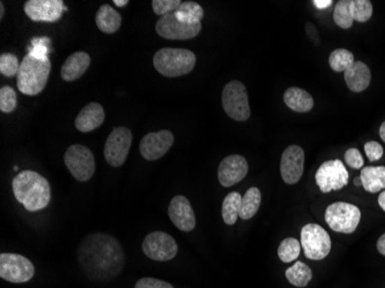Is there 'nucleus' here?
I'll return each instance as SVG.
<instances>
[{"label":"nucleus","instance_id":"f257e3e1","mask_svg":"<svg viewBox=\"0 0 385 288\" xmlns=\"http://www.w3.org/2000/svg\"><path fill=\"white\" fill-rule=\"evenodd\" d=\"M77 258L84 275L96 282L116 278L125 265L120 243L112 235L105 233L86 237L77 250Z\"/></svg>","mask_w":385,"mask_h":288},{"label":"nucleus","instance_id":"f03ea898","mask_svg":"<svg viewBox=\"0 0 385 288\" xmlns=\"http://www.w3.org/2000/svg\"><path fill=\"white\" fill-rule=\"evenodd\" d=\"M12 187L17 201L28 211H40L50 203V184L37 172L31 170L20 172L13 179Z\"/></svg>","mask_w":385,"mask_h":288},{"label":"nucleus","instance_id":"7ed1b4c3","mask_svg":"<svg viewBox=\"0 0 385 288\" xmlns=\"http://www.w3.org/2000/svg\"><path fill=\"white\" fill-rule=\"evenodd\" d=\"M51 61L49 57L40 58L27 54L17 73V89L27 96H36L44 90L50 77Z\"/></svg>","mask_w":385,"mask_h":288},{"label":"nucleus","instance_id":"20e7f679","mask_svg":"<svg viewBox=\"0 0 385 288\" xmlns=\"http://www.w3.org/2000/svg\"><path fill=\"white\" fill-rule=\"evenodd\" d=\"M196 64V56L186 49L164 47L154 56V66L165 77H179L191 73Z\"/></svg>","mask_w":385,"mask_h":288},{"label":"nucleus","instance_id":"39448f33","mask_svg":"<svg viewBox=\"0 0 385 288\" xmlns=\"http://www.w3.org/2000/svg\"><path fill=\"white\" fill-rule=\"evenodd\" d=\"M361 211L356 205L346 202H336L325 211V221L331 230L344 234H351L358 227Z\"/></svg>","mask_w":385,"mask_h":288},{"label":"nucleus","instance_id":"423d86ee","mask_svg":"<svg viewBox=\"0 0 385 288\" xmlns=\"http://www.w3.org/2000/svg\"><path fill=\"white\" fill-rule=\"evenodd\" d=\"M221 103L225 113L233 120L246 121L251 117L247 90L245 84L240 81H231L225 86Z\"/></svg>","mask_w":385,"mask_h":288},{"label":"nucleus","instance_id":"0eeeda50","mask_svg":"<svg viewBox=\"0 0 385 288\" xmlns=\"http://www.w3.org/2000/svg\"><path fill=\"white\" fill-rule=\"evenodd\" d=\"M64 161L70 175L81 182L91 180L96 171L94 154L82 144L70 145L65 152Z\"/></svg>","mask_w":385,"mask_h":288},{"label":"nucleus","instance_id":"6e6552de","mask_svg":"<svg viewBox=\"0 0 385 288\" xmlns=\"http://www.w3.org/2000/svg\"><path fill=\"white\" fill-rule=\"evenodd\" d=\"M301 245L305 256L313 261H321L331 250V239L328 232L317 224H308L301 230Z\"/></svg>","mask_w":385,"mask_h":288},{"label":"nucleus","instance_id":"1a4fd4ad","mask_svg":"<svg viewBox=\"0 0 385 288\" xmlns=\"http://www.w3.org/2000/svg\"><path fill=\"white\" fill-rule=\"evenodd\" d=\"M34 275V265L27 257L10 253L0 255V278L13 284H24Z\"/></svg>","mask_w":385,"mask_h":288},{"label":"nucleus","instance_id":"9d476101","mask_svg":"<svg viewBox=\"0 0 385 288\" xmlns=\"http://www.w3.org/2000/svg\"><path fill=\"white\" fill-rule=\"evenodd\" d=\"M132 141L133 134L127 127H114L105 142V161L113 168H120L127 159Z\"/></svg>","mask_w":385,"mask_h":288},{"label":"nucleus","instance_id":"9b49d317","mask_svg":"<svg viewBox=\"0 0 385 288\" xmlns=\"http://www.w3.org/2000/svg\"><path fill=\"white\" fill-rule=\"evenodd\" d=\"M349 172L342 161H328L323 163L316 172L315 179L322 193L340 191L349 184Z\"/></svg>","mask_w":385,"mask_h":288},{"label":"nucleus","instance_id":"f8f14e48","mask_svg":"<svg viewBox=\"0 0 385 288\" xmlns=\"http://www.w3.org/2000/svg\"><path fill=\"white\" fill-rule=\"evenodd\" d=\"M142 250L150 259L168 262L177 256L178 245L171 235L164 232L156 231L144 238Z\"/></svg>","mask_w":385,"mask_h":288},{"label":"nucleus","instance_id":"ddd939ff","mask_svg":"<svg viewBox=\"0 0 385 288\" xmlns=\"http://www.w3.org/2000/svg\"><path fill=\"white\" fill-rule=\"evenodd\" d=\"M201 29V24H184L178 20L173 13L159 17L156 24L157 34L165 40H191L200 34Z\"/></svg>","mask_w":385,"mask_h":288},{"label":"nucleus","instance_id":"4468645a","mask_svg":"<svg viewBox=\"0 0 385 288\" xmlns=\"http://www.w3.org/2000/svg\"><path fill=\"white\" fill-rule=\"evenodd\" d=\"M65 10L68 7L63 0H28L24 3V13L35 22H56Z\"/></svg>","mask_w":385,"mask_h":288},{"label":"nucleus","instance_id":"2eb2a0df","mask_svg":"<svg viewBox=\"0 0 385 288\" xmlns=\"http://www.w3.org/2000/svg\"><path fill=\"white\" fill-rule=\"evenodd\" d=\"M173 142L175 136L166 129L149 133L141 140V154L146 161H158L171 149Z\"/></svg>","mask_w":385,"mask_h":288},{"label":"nucleus","instance_id":"dca6fc26","mask_svg":"<svg viewBox=\"0 0 385 288\" xmlns=\"http://www.w3.org/2000/svg\"><path fill=\"white\" fill-rule=\"evenodd\" d=\"M305 151L299 145H290L281 154V175L285 184H294L301 179Z\"/></svg>","mask_w":385,"mask_h":288},{"label":"nucleus","instance_id":"f3484780","mask_svg":"<svg viewBox=\"0 0 385 288\" xmlns=\"http://www.w3.org/2000/svg\"><path fill=\"white\" fill-rule=\"evenodd\" d=\"M248 163L240 154H231L224 158L218 166V180L223 187H232L245 179Z\"/></svg>","mask_w":385,"mask_h":288},{"label":"nucleus","instance_id":"a211bd4d","mask_svg":"<svg viewBox=\"0 0 385 288\" xmlns=\"http://www.w3.org/2000/svg\"><path fill=\"white\" fill-rule=\"evenodd\" d=\"M168 217L178 230L191 232L196 225L194 210L187 198L178 195L172 198L168 205Z\"/></svg>","mask_w":385,"mask_h":288},{"label":"nucleus","instance_id":"6ab92c4d","mask_svg":"<svg viewBox=\"0 0 385 288\" xmlns=\"http://www.w3.org/2000/svg\"><path fill=\"white\" fill-rule=\"evenodd\" d=\"M104 109L100 103H91L86 105L75 119V127L81 133H91V131L101 127L104 122Z\"/></svg>","mask_w":385,"mask_h":288},{"label":"nucleus","instance_id":"aec40b11","mask_svg":"<svg viewBox=\"0 0 385 288\" xmlns=\"http://www.w3.org/2000/svg\"><path fill=\"white\" fill-rule=\"evenodd\" d=\"M91 56L87 52L79 51V52L70 54L61 67V75L63 80L72 82V81L80 79L87 72L88 68L91 66Z\"/></svg>","mask_w":385,"mask_h":288},{"label":"nucleus","instance_id":"412c9836","mask_svg":"<svg viewBox=\"0 0 385 288\" xmlns=\"http://www.w3.org/2000/svg\"><path fill=\"white\" fill-rule=\"evenodd\" d=\"M345 82L349 90L361 93L366 90L372 81V73L368 66L362 61H354L345 72Z\"/></svg>","mask_w":385,"mask_h":288},{"label":"nucleus","instance_id":"4be33fe9","mask_svg":"<svg viewBox=\"0 0 385 288\" xmlns=\"http://www.w3.org/2000/svg\"><path fill=\"white\" fill-rule=\"evenodd\" d=\"M284 103L288 105V108L298 113H307L314 108L312 96L301 88H288L285 91Z\"/></svg>","mask_w":385,"mask_h":288},{"label":"nucleus","instance_id":"5701e85b","mask_svg":"<svg viewBox=\"0 0 385 288\" xmlns=\"http://www.w3.org/2000/svg\"><path fill=\"white\" fill-rule=\"evenodd\" d=\"M96 26L104 34H114L121 26L120 14L110 5H102L96 14Z\"/></svg>","mask_w":385,"mask_h":288},{"label":"nucleus","instance_id":"b1692460","mask_svg":"<svg viewBox=\"0 0 385 288\" xmlns=\"http://www.w3.org/2000/svg\"><path fill=\"white\" fill-rule=\"evenodd\" d=\"M362 187L366 191L375 194L385 188V166H367L361 170L360 175Z\"/></svg>","mask_w":385,"mask_h":288},{"label":"nucleus","instance_id":"393cba45","mask_svg":"<svg viewBox=\"0 0 385 288\" xmlns=\"http://www.w3.org/2000/svg\"><path fill=\"white\" fill-rule=\"evenodd\" d=\"M173 14L178 20L184 24H201L205 10L195 1H182Z\"/></svg>","mask_w":385,"mask_h":288},{"label":"nucleus","instance_id":"a878e982","mask_svg":"<svg viewBox=\"0 0 385 288\" xmlns=\"http://www.w3.org/2000/svg\"><path fill=\"white\" fill-rule=\"evenodd\" d=\"M242 196L238 191H232L224 198L223 208H221V216L226 225H235L238 221L242 209Z\"/></svg>","mask_w":385,"mask_h":288},{"label":"nucleus","instance_id":"bb28decb","mask_svg":"<svg viewBox=\"0 0 385 288\" xmlns=\"http://www.w3.org/2000/svg\"><path fill=\"white\" fill-rule=\"evenodd\" d=\"M288 282L295 287H306L313 278L312 269L302 262H295L293 266L285 272Z\"/></svg>","mask_w":385,"mask_h":288},{"label":"nucleus","instance_id":"cd10ccee","mask_svg":"<svg viewBox=\"0 0 385 288\" xmlns=\"http://www.w3.org/2000/svg\"><path fill=\"white\" fill-rule=\"evenodd\" d=\"M262 195L260 189L256 187H251L246 191L245 196L242 198V209L239 217L248 221L256 215V212L261 205Z\"/></svg>","mask_w":385,"mask_h":288},{"label":"nucleus","instance_id":"c85d7f7f","mask_svg":"<svg viewBox=\"0 0 385 288\" xmlns=\"http://www.w3.org/2000/svg\"><path fill=\"white\" fill-rule=\"evenodd\" d=\"M333 20L342 29H349L354 22L352 13V0H340L333 10Z\"/></svg>","mask_w":385,"mask_h":288},{"label":"nucleus","instance_id":"c756f323","mask_svg":"<svg viewBox=\"0 0 385 288\" xmlns=\"http://www.w3.org/2000/svg\"><path fill=\"white\" fill-rule=\"evenodd\" d=\"M354 56L346 49H337L329 57L330 67L335 72H345L354 63Z\"/></svg>","mask_w":385,"mask_h":288},{"label":"nucleus","instance_id":"7c9ffc66","mask_svg":"<svg viewBox=\"0 0 385 288\" xmlns=\"http://www.w3.org/2000/svg\"><path fill=\"white\" fill-rule=\"evenodd\" d=\"M301 252V242L294 238H288L281 242L278 247V257L284 263H291L299 257Z\"/></svg>","mask_w":385,"mask_h":288},{"label":"nucleus","instance_id":"2f4dec72","mask_svg":"<svg viewBox=\"0 0 385 288\" xmlns=\"http://www.w3.org/2000/svg\"><path fill=\"white\" fill-rule=\"evenodd\" d=\"M353 19L358 22H367L372 15V3L369 0H352Z\"/></svg>","mask_w":385,"mask_h":288},{"label":"nucleus","instance_id":"473e14b6","mask_svg":"<svg viewBox=\"0 0 385 288\" xmlns=\"http://www.w3.org/2000/svg\"><path fill=\"white\" fill-rule=\"evenodd\" d=\"M20 65L15 54L7 52L0 56V73L3 77H13L17 75Z\"/></svg>","mask_w":385,"mask_h":288},{"label":"nucleus","instance_id":"72a5a7b5","mask_svg":"<svg viewBox=\"0 0 385 288\" xmlns=\"http://www.w3.org/2000/svg\"><path fill=\"white\" fill-rule=\"evenodd\" d=\"M17 91L12 87H3L0 89V111L3 113H10L17 108Z\"/></svg>","mask_w":385,"mask_h":288},{"label":"nucleus","instance_id":"f704fd0d","mask_svg":"<svg viewBox=\"0 0 385 288\" xmlns=\"http://www.w3.org/2000/svg\"><path fill=\"white\" fill-rule=\"evenodd\" d=\"M51 50V40L49 37H36L31 40V47L28 54H34L36 57L47 58Z\"/></svg>","mask_w":385,"mask_h":288},{"label":"nucleus","instance_id":"c9c22d12","mask_svg":"<svg viewBox=\"0 0 385 288\" xmlns=\"http://www.w3.org/2000/svg\"><path fill=\"white\" fill-rule=\"evenodd\" d=\"M181 3L180 0H154L151 5L155 14L162 17L166 14L175 13Z\"/></svg>","mask_w":385,"mask_h":288},{"label":"nucleus","instance_id":"e433bc0d","mask_svg":"<svg viewBox=\"0 0 385 288\" xmlns=\"http://www.w3.org/2000/svg\"><path fill=\"white\" fill-rule=\"evenodd\" d=\"M345 161L349 165V168H354V170H360L363 168V158H362L361 154L359 149L352 147L345 152Z\"/></svg>","mask_w":385,"mask_h":288},{"label":"nucleus","instance_id":"4c0bfd02","mask_svg":"<svg viewBox=\"0 0 385 288\" xmlns=\"http://www.w3.org/2000/svg\"><path fill=\"white\" fill-rule=\"evenodd\" d=\"M365 151L370 161H379L383 157V154H384L382 145L379 142L375 141L367 142L365 144Z\"/></svg>","mask_w":385,"mask_h":288},{"label":"nucleus","instance_id":"58836bf2","mask_svg":"<svg viewBox=\"0 0 385 288\" xmlns=\"http://www.w3.org/2000/svg\"><path fill=\"white\" fill-rule=\"evenodd\" d=\"M135 288H175L170 282L156 278H142L136 282Z\"/></svg>","mask_w":385,"mask_h":288},{"label":"nucleus","instance_id":"ea45409f","mask_svg":"<svg viewBox=\"0 0 385 288\" xmlns=\"http://www.w3.org/2000/svg\"><path fill=\"white\" fill-rule=\"evenodd\" d=\"M313 3L320 10H323V8H328V7L331 6L333 1L332 0H314Z\"/></svg>","mask_w":385,"mask_h":288},{"label":"nucleus","instance_id":"a19ab883","mask_svg":"<svg viewBox=\"0 0 385 288\" xmlns=\"http://www.w3.org/2000/svg\"><path fill=\"white\" fill-rule=\"evenodd\" d=\"M377 250H379V254H382L383 256H385V233L379 239V241H377Z\"/></svg>","mask_w":385,"mask_h":288},{"label":"nucleus","instance_id":"79ce46f5","mask_svg":"<svg viewBox=\"0 0 385 288\" xmlns=\"http://www.w3.org/2000/svg\"><path fill=\"white\" fill-rule=\"evenodd\" d=\"M379 205L383 209V211H385V191L379 194Z\"/></svg>","mask_w":385,"mask_h":288},{"label":"nucleus","instance_id":"37998d69","mask_svg":"<svg viewBox=\"0 0 385 288\" xmlns=\"http://www.w3.org/2000/svg\"><path fill=\"white\" fill-rule=\"evenodd\" d=\"M379 136L382 138V141L385 142V121L379 127Z\"/></svg>","mask_w":385,"mask_h":288},{"label":"nucleus","instance_id":"c03bdc74","mask_svg":"<svg viewBox=\"0 0 385 288\" xmlns=\"http://www.w3.org/2000/svg\"><path fill=\"white\" fill-rule=\"evenodd\" d=\"M113 3H116L118 7H125L127 5V0H114Z\"/></svg>","mask_w":385,"mask_h":288},{"label":"nucleus","instance_id":"a18cd8bd","mask_svg":"<svg viewBox=\"0 0 385 288\" xmlns=\"http://www.w3.org/2000/svg\"><path fill=\"white\" fill-rule=\"evenodd\" d=\"M354 184L356 187H362L361 178H358V177H356V178L354 179Z\"/></svg>","mask_w":385,"mask_h":288},{"label":"nucleus","instance_id":"49530a36","mask_svg":"<svg viewBox=\"0 0 385 288\" xmlns=\"http://www.w3.org/2000/svg\"><path fill=\"white\" fill-rule=\"evenodd\" d=\"M3 14H5V8H3V3H0V19L3 20Z\"/></svg>","mask_w":385,"mask_h":288}]
</instances>
